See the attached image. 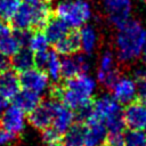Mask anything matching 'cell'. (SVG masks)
Here are the masks:
<instances>
[{
  "instance_id": "cell-8",
  "label": "cell",
  "mask_w": 146,
  "mask_h": 146,
  "mask_svg": "<svg viewBox=\"0 0 146 146\" xmlns=\"http://www.w3.org/2000/svg\"><path fill=\"white\" fill-rule=\"evenodd\" d=\"M26 122L27 119L25 116V112L15 104L6 107L0 115L1 128L14 137L19 136L25 130Z\"/></svg>"
},
{
  "instance_id": "cell-15",
  "label": "cell",
  "mask_w": 146,
  "mask_h": 146,
  "mask_svg": "<svg viewBox=\"0 0 146 146\" xmlns=\"http://www.w3.org/2000/svg\"><path fill=\"white\" fill-rule=\"evenodd\" d=\"M74 112L70 107L60 102L55 100L51 128H54L58 133L63 135L74 123Z\"/></svg>"
},
{
  "instance_id": "cell-11",
  "label": "cell",
  "mask_w": 146,
  "mask_h": 146,
  "mask_svg": "<svg viewBox=\"0 0 146 146\" xmlns=\"http://www.w3.org/2000/svg\"><path fill=\"white\" fill-rule=\"evenodd\" d=\"M54 105H55L54 99L41 102L34 110L30 112L27 117L29 123L34 129L40 131L51 127L52 115H54Z\"/></svg>"
},
{
  "instance_id": "cell-32",
  "label": "cell",
  "mask_w": 146,
  "mask_h": 146,
  "mask_svg": "<svg viewBox=\"0 0 146 146\" xmlns=\"http://www.w3.org/2000/svg\"><path fill=\"white\" fill-rule=\"evenodd\" d=\"M14 139H15V137L13 135H10L9 132H7L5 129L0 128V146H7V145H9Z\"/></svg>"
},
{
  "instance_id": "cell-37",
  "label": "cell",
  "mask_w": 146,
  "mask_h": 146,
  "mask_svg": "<svg viewBox=\"0 0 146 146\" xmlns=\"http://www.w3.org/2000/svg\"><path fill=\"white\" fill-rule=\"evenodd\" d=\"M25 3H29V5H35V3H39L43 0H23Z\"/></svg>"
},
{
  "instance_id": "cell-40",
  "label": "cell",
  "mask_w": 146,
  "mask_h": 146,
  "mask_svg": "<svg viewBox=\"0 0 146 146\" xmlns=\"http://www.w3.org/2000/svg\"><path fill=\"white\" fill-rule=\"evenodd\" d=\"M139 1H143V2H146V0H139Z\"/></svg>"
},
{
  "instance_id": "cell-22",
  "label": "cell",
  "mask_w": 146,
  "mask_h": 146,
  "mask_svg": "<svg viewBox=\"0 0 146 146\" xmlns=\"http://www.w3.org/2000/svg\"><path fill=\"white\" fill-rule=\"evenodd\" d=\"M14 100H15V105H17L21 110L30 113L41 103V95L26 89H21L19 92L14 98Z\"/></svg>"
},
{
  "instance_id": "cell-4",
  "label": "cell",
  "mask_w": 146,
  "mask_h": 146,
  "mask_svg": "<svg viewBox=\"0 0 146 146\" xmlns=\"http://www.w3.org/2000/svg\"><path fill=\"white\" fill-rule=\"evenodd\" d=\"M55 14L68 27L80 29L92 18V7L89 0H60Z\"/></svg>"
},
{
  "instance_id": "cell-18",
  "label": "cell",
  "mask_w": 146,
  "mask_h": 146,
  "mask_svg": "<svg viewBox=\"0 0 146 146\" xmlns=\"http://www.w3.org/2000/svg\"><path fill=\"white\" fill-rule=\"evenodd\" d=\"M11 26L16 31H29L34 27V14L33 6L29 3H21L17 11L10 18Z\"/></svg>"
},
{
  "instance_id": "cell-24",
  "label": "cell",
  "mask_w": 146,
  "mask_h": 146,
  "mask_svg": "<svg viewBox=\"0 0 146 146\" xmlns=\"http://www.w3.org/2000/svg\"><path fill=\"white\" fill-rule=\"evenodd\" d=\"M63 135L64 146H84V125L73 123Z\"/></svg>"
},
{
  "instance_id": "cell-38",
  "label": "cell",
  "mask_w": 146,
  "mask_h": 146,
  "mask_svg": "<svg viewBox=\"0 0 146 146\" xmlns=\"http://www.w3.org/2000/svg\"><path fill=\"white\" fill-rule=\"evenodd\" d=\"M141 60H143V65L146 67V48H145V50H144V52H143V55H141Z\"/></svg>"
},
{
  "instance_id": "cell-26",
  "label": "cell",
  "mask_w": 146,
  "mask_h": 146,
  "mask_svg": "<svg viewBox=\"0 0 146 146\" xmlns=\"http://www.w3.org/2000/svg\"><path fill=\"white\" fill-rule=\"evenodd\" d=\"M49 43H50V41L48 40L44 32L38 31V32H34L33 34L30 35V39H29V42H27V48L34 55H36V54L48 51Z\"/></svg>"
},
{
  "instance_id": "cell-28",
  "label": "cell",
  "mask_w": 146,
  "mask_h": 146,
  "mask_svg": "<svg viewBox=\"0 0 146 146\" xmlns=\"http://www.w3.org/2000/svg\"><path fill=\"white\" fill-rule=\"evenodd\" d=\"M21 6V0H0V19L10 21Z\"/></svg>"
},
{
  "instance_id": "cell-6",
  "label": "cell",
  "mask_w": 146,
  "mask_h": 146,
  "mask_svg": "<svg viewBox=\"0 0 146 146\" xmlns=\"http://www.w3.org/2000/svg\"><path fill=\"white\" fill-rule=\"evenodd\" d=\"M103 7L107 14V19L116 30L129 22L132 14L131 0H102Z\"/></svg>"
},
{
  "instance_id": "cell-29",
  "label": "cell",
  "mask_w": 146,
  "mask_h": 146,
  "mask_svg": "<svg viewBox=\"0 0 146 146\" xmlns=\"http://www.w3.org/2000/svg\"><path fill=\"white\" fill-rule=\"evenodd\" d=\"M106 140L110 146H124L123 132H108Z\"/></svg>"
},
{
  "instance_id": "cell-3",
  "label": "cell",
  "mask_w": 146,
  "mask_h": 146,
  "mask_svg": "<svg viewBox=\"0 0 146 146\" xmlns=\"http://www.w3.org/2000/svg\"><path fill=\"white\" fill-rule=\"evenodd\" d=\"M92 117L102 121L108 132H122L125 127L121 104L108 94L99 95L91 104Z\"/></svg>"
},
{
  "instance_id": "cell-13",
  "label": "cell",
  "mask_w": 146,
  "mask_h": 146,
  "mask_svg": "<svg viewBox=\"0 0 146 146\" xmlns=\"http://www.w3.org/2000/svg\"><path fill=\"white\" fill-rule=\"evenodd\" d=\"M35 65L42 68L50 80L58 81L62 76V59L56 51H44L35 55Z\"/></svg>"
},
{
  "instance_id": "cell-9",
  "label": "cell",
  "mask_w": 146,
  "mask_h": 146,
  "mask_svg": "<svg viewBox=\"0 0 146 146\" xmlns=\"http://www.w3.org/2000/svg\"><path fill=\"white\" fill-rule=\"evenodd\" d=\"M19 81L22 89H26L39 95L46 92L50 87V78L40 67H32L22 72L19 75Z\"/></svg>"
},
{
  "instance_id": "cell-35",
  "label": "cell",
  "mask_w": 146,
  "mask_h": 146,
  "mask_svg": "<svg viewBox=\"0 0 146 146\" xmlns=\"http://www.w3.org/2000/svg\"><path fill=\"white\" fill-rule=\"evenodd\" d=\"M6 107H7V99L2 95H0V113H2V111Z\"/></svg>"
},
{
  "instance_id": "cell-19",
  "label": "cell",
  "mask_w": 146,
  "mask_h": 146,
  "mask_svg": "<svg viewBox=\"0 0 146 146\" xmlns=\"http://www.w3.org/2000/svg\"><path fill=\"white\" fill-rule=\"evenodd\" d=\"M11 65L14 71L16 72H24L27 71L35 65V55L26 47L21 48L13 57H11Z\"/></svg>"
},
{
  "instance_id": "cell-33",
  "label": "cell",
  "mask_w": 146,
  "mask_h": 146,
  "mask_svg": "<svg viewBox=\"0 0 146 146\" xmlns=\"http://www.w3.org/2000/svg\"><path fill=\"white\" fill-rule=\"evenodd\" d=\"M11 33V30H10V26L6 23V21H2L0 19V38L5 36V35H8Z\"/></svg>"
},
{
  "instance_id": "cell-17",
  "label": "cell",
  "mask_w": 146,
  "mask_h": 146,
  "mask_svg": "<svg viewBox=\"0 0 146 146\" xmlns=\"http://www.w3.org/2000/svg\"><path fill=\"white\" fill-rule=\"evenodd\" d=\"M21 90L19 76L16 71L5 70L0 73V95H2L7 100L14 99Z\"/></svg>"
},
{
  "instance_id": "cell-30",
  "label": "cell",
  "mask_w": 146,
  "mask_h": 146,
  "mask_svg": "<svg viewBox=\"0 0 146 146\" xmlns=\"http://www.w3.org/2000/svg\"><path fill=\"white\" fill-rule=\"evenodd\" d=\"M62 135L58 133L54 128L49 127L44 130H42V139L44 143H50V141H57Z\"/></svg>"
},
{
  "instance_id": "cell-2",
  "label": "cell",
  "mask_w": 146,
  "mask_h": 146,
  "mask_svg": "<svg viewBox=\"0 0 146 146\" xmlns=\"http://www.w3.org/2000/svg\"><path fill=\"white\" fill-rule=\"evenodd\" d=\"M98 81L89 73H83L74 78L67 79L65 86L57 90L58 98L63 104L70 107L76 113L91 105V98L94 97Z\"/></svg>"
},
{
  "instance_id": "cell-39",
  "label": "cell",
  "mask_w": 146,
  "mask_h": 146,
  "mask_svg": "<svg viewBox=\"0 0 146 146\" xmlns=\"http://www.w3.org/2000/svg\"><path fill=\"white\" fill-rule=\"evenodd\" d=\"M99 146H110V145H108V144H105V143H104V144H102V145H99Z\"/></svg>"
},
{
  "instance_id": "cell-23",
  "label": "cell",
  "mask_w": 146,
  "mask_h": 146,
  "mask_svg": "<svg viewBox=\"0 0 146 146\" xmlns=\"http://www.w3.org/2000/svg\"><path fill=\"white\" fill-rule=\"evenodd\" d=\"M33 6V14H34V27L41 29L48 23L51 18V5L49 0H43L39 3L32 5Z\"/></svg>"
},
{
  "instance_id": "cell-21",
  "label": "cell",
  "mask_w": 146,
  "mask_h": 146,
  "mask_svg": "<svg viewBox=\"0 0 146 146\" xmlns=\"http://www.w3.org/2000/svg\"><path fill=\"white\" fill-rule=\"evenodd\" d=\"M66 23H64L60 18H50L48 23L44 25V34L47 35L48 40L52 43H56L60 39H63L70 31Z\"/></svg>"
},
{
  "instance_id": "cell-34",
  "label": "cell",
  "mask_w": 146,
  "mask_h": 146,
  "mask_svg": "<svg viewBox=\"0 0 146 146\" xmlns=\"http://www.w3.org/2000/svg\"><path fill=\"white\" fill-rule=\"evenodd\" d=\"M8 64H9L8 63V57L0 54V73L8 68Z\"/></svg>"
},
{
  "instance_id": "cell-25",
  "label": "cell",
  "mask_w": 146,
  "mask_h": 146,
  "mask_svg": "<svg viewBox=\"0 0 146 146\" xmlns=\"http://www.w3.org/2000/svg\"><path fill=\"white\" fill-rule=\"evenodd\" d=\"M22 47L15 33H10L0 38V54L6 57H13Z\"/></svg>"
},
{
  "instance_id": "cell-7",
  "label": "cell",
  "mask_w": 146,
  "mask_h": 146,
  "mask_svg": "<svg viewBox=\"0 0 146 146\" xmlns=\"http://www.w3.org/2000/svg\"><path fill=\"white\" fill-rule=\"evenodd\" d=\"M112 96L121 104L128 105L138 97V87L137 81L133 79L132 75H119L117 79L111 87Z\"/></svg>"
},
{
  "instance_id": "cell-12",
  "label": "cell",
  "mask_w": 146,
  "mask_h": 146,
  "mask_svg": "<svg viewBox=\"0 0 146 146\" xmlns=\"http://www.w3.org/2000/svg\"><path fill=\"white\" fill-rule=\"evenodd\" d=\"M124 123L129 129L146 132V105L141 102H132L123 110Z\"/></svg>"
},
{
  "instance_id": "cell-27",
  "label": "cell",
  "mask_w": 146,
  "mask_h": 146,
  "mask_svg": "<svg viewBox=\"0 0 146 146\" xmlns=\"http://www.w3.org/2000/svg\"><path fill=\"white\" fill-rule=\"evenodd\" d=\"M124 146H146V132L129 129L124 133Z\"/></svg>"
},
{
  "instance_id": "cell-10",
  "label": "cell",
  "mask_w": 146,
  "mask_h": 146,
  "mask_svg": "<svg viewBox=\"0 0 146 146\" xmlns=\"http://www.w3.org/2000/svg\"><path fill=\"white\" fill-rule=\"evenodd\" d=\"M90 60L88 55L75 52L73 55L64 56L62 59V76L71 79L76 75L88 73L90 70Z\"/></svg>"
},
{
  "instance_id": "cell-31",
  "label": "cell",
  "mask_w": 146,
  "mask_h": 146,
  "mask_svg": "<svg viewBox=\"0 0 146 146\" xmlns=\"http://www.w3.org/2000/svg\"><path fill=\"white\" fill-rule=\"evenodd\" d=\"M132 76L136 81L146 79V67L144 65H138L132 70Z\"/></svg>"
},
{
  "instance_id": "cell-1",
  "label": "cell",
  "mask_w": 146,
  "mask_h": 146,
  "mask_svg": "<svg viewBox=\"0 0 146 146\" xmlns=\"http://www.w3.org/2000/svg\"><path fill=\"white\" fill-rule=\"evenodd\" d=\"M146 48V25L138 19H130L117 29L114 49L119 62L132 64L139 59Z\"/></svg>"
},
{
  "instance_id": "cell-5",
  "label": "cell",
  "mask_w": 146,
  "mask_h": 146,
  "mask_svg": "<svg viewBox=\"0 0 146 146\" xmlns=\"http://www.w3.org/2000/svg\"><path fill=\"white\" fill-rule=\"evenodd\" d=\"M120 75L117 70V58L114 51L105 49L100 52L98 58V66L96 79L103 87L111 88L114 81Z\"/></svg>"
},
{
  "instance_id": "cell-16",
  "label": "cell",
  "mask_w": 146,
  "mask_h": 146,
  "mask_svg": "<svg viewBox=\"0 0 146 146\" xmlns=\"http://www.w3.org/2000/svg\"><path fill=\"white\" fill-rule=\"evenodd\" d=\"M79 39H80V49L83 51L86 55H91L94 54L100 43V34L98 30L92 26L86 24L84 26L81 27L79 31Z\"/></svg>"
},
{
  "instance_id": "cell-20",
  "label": "cell",
  "mask_w": 146,
  "mask_h": 146,
  "mask_svg": "<svg viewBox=\"0 0 146 146\" xmlns=\"http://www.w3.org/2000/svg\"><path fill=\"white\" fill-rule=\"evenodd\" d=\"M55 48L56 52L63 56H68L78 52L80 50L79 32H68L63 39L55 43Z\"/></svg>"
},
{
  "instance_id": "cell-14",
  "label": "cell",
  "mask_w": 146,
  "mask_h": 146,
  "mask_svg": "<svg viewBox=\"0 0 146 146\" xmlns=\"http://www.w3.org/2000/svg\"><path fill=\"white\" fill-rule=\"evenodd\" d=\"M107 133L108 131L102 121L95 117L89 119L84 125V146H99L104 144Z\"/></svg>"
},
{
  "instance_id": "cell-36",
  "label": "cell",
  "mask_w": 146,
  "mask_h": 146,
  "mask_svg": "<svg viewBox=\"0 0 146 146\" xmlns=\"http://www.w3.org/2000/svg\"><path fill=\"white\" fill-rule=\"evenodd\" d=\"M43 146H64L63 144H60L58 140L57 141H50V143H44Z\"/></svg>"
}]
</instances>
